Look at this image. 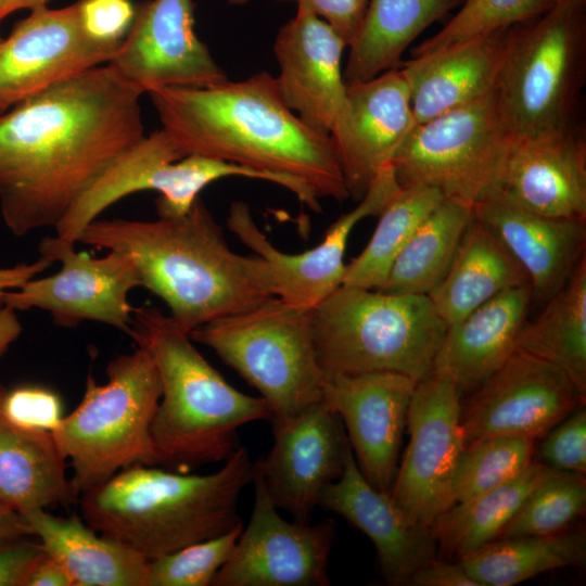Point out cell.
<instances>
[{"mask_svg":"<svg viewBox=\"0 0 586 586\" xmlns=\"http://www.w3.org/2000/svg\"><path fill=\"white\" fill-rule=\"evenodd\" d=\"M142 94L106 63L0 114V212L14 235L55 228L145 136Z\"/></svg>","mask_w":586,"mask_h":586,"instance_id":"6da1fadb","label":"cell"},{"mask_svg":"<svg viewBox=\"0 0 586 586\" xmlns=\"http://www.w3.org/2000/svg\"><path fill=\"white\" fill-rule=\"evenodd\" d=\"M146 94L162 128L186 155L259 171L317 213L321 198H349L330 135L307 126L284 103L268 72L204 87L156 88Z\"/></svg>","mask_w":586,"mask_h":586,"instance_id":"7a4b0ae2","label":"cell"},{"mask_svg":"<svg viewBox=\"0 0 586 586\" xmlns=\"http://www.w3.org/2000/svg\"><path fill=\"white\" fill-rule=\"evenodd\" d=\"M77 242L117 251L187 333L275 296L267 263L232 251L199 198L180 217L94 219Z\"/></svg>","mask_w":586,"mask_h":586,"instance_id":"3957f363","label":"cell"},{"mask_svg":"<svg viewBox=\"0 0 586 586\" xmlns=\"http://www.w3.org/2000/svg\"><path fill=\"white\" fill-rule=\"evenodd\" d=\"M245 447L209 474L135 464L80 495V515L97 533L152 560L225 534L242 523L238 502L252 484Z\"/></svg>","mask_w":586,"mask_h":586,"instance_id":"277c9868","label":"cell"},{"mask_svg":"<svg viewBox=\"0 0 586 586\" xmlns=\"http://www.w3.org/2000/svg\"><path fill=\"white\" fill-rule=\"evenodd\" d=\"M129 337L148 353L161 381L151 424L160 464L183 472L226 461L240 446L241 426L270 420L267 403L230 385L158 308L135 307Z\"/></svg>","mask_w":586,"mask_h":586,"instance_id":"5b68a950","label":"cell"},{"mask_svg":"<svg viewBox=\"0 0 586 586\" xmlns=\"http://www.w3.org/2000/svg\"><path fill=\"white\" fill-rule=\"evenodd\" d=\"M585 78L586 0H558L509 27L495 91L514 143L583 128Z\"/></svg>","mask_w":586,"mask_h":586,"instance_id":"8992f818","label":"cell"},{"mask_svg":"<svg viewBox=\"0 0 586 586\" xmlns=\"http://www.w3.org/2000/svg\"><path fill=\"white\" fill-rule=\"evenodd\" d=\"M319 366L329 373L432 374L446 323L428 295L341 285L309 310Z\"/></svg>","mask_w":586,"mask_h":586,"instance_id":"52a82bcc","label":"cell"},{"mask_svg":"<svg viewBox=\"0 0 586 586\" xmlns=\"http://www.w3.org/2000/svg\"><path fill=\"white\" fill-rule=\"evenodd\" d=\"M161 395L157 370L140 347L107 364L105 383L88 374L81 402L51 432L77 497L125 468L160 463L151 424Z\"/></svg>","mask_w":586,"mask_h":586,"instance_id":"ba28073f","label":"cell"},{"mask_svg":"<svg viewBox=\"0 0 586 586\" xmlns=\"http://www.w3.org/2000/svg\"><path fill=\"white\" fill-rule=\"evenodd\" d=\"M214 351L267 403L272 423L286 421L322 400L321 370L309 310L272 296L249 309L190 332Z\"/></svg>","mask_w":586,"mask_h":586,"instance_id":"9c48e42d","label":"cell"},{"mask_svg":"<svg viewBox=\"0 0 586 586\" xmlns=\"http://www.w3.org/2000/svg\"><path fill=\"white\" fill-rule=\"evenodd\" d=\"M513 145L494 90L417 124L392 166L399 187H432L474 207L502 193Z\"/></svg>","mask_w":586,"mask_h":586,"instance_id":"30bf717a","label":"cell"},{"mask_svg":"<svg viewBox=\"0 0 586 586\" xmlns=\"http://www.w3.org/2000/svg\"><path fill=\"white\" fill-rule=\"evenodd\" d=\"M228 177L269 181L242 165L199 154L186 155L163 128L145 135L124 152L80 196L54 228L55 235L77 243L84 228L111 205L139 191H156L158 217L188 213L200 192Z\"/></svg>","mask_w":586,"mask_h":586,"instance_id":"8fae6325","label":"cell"},{"mask_svg":"<svg viewBox=\"0 0 586 586\" xmlns=\"http://www.w3.org/2000/svg\"><path fill=\"white\" fill-rule=\"evenodd\" d=\"M75 244L58 235L41 239L40 256L59 262L60 270L5 292L2 303L16 311L44 310L60 327L95 321L129 336L135 307L128 295L141 286L133 263L117 251H107L101 257L77 253Z\"/></svg>","mask_w":586,"mask_h":586,"instance_id":"7c38bea8","label":"cell"},{"mask_svg":"<svg viewBox=\"0 0 586 586\" xmlns=\"http://www.w3.org/2000/svg\"><path fill=\"white\" fill-rule=\"evenodd\" d=\"M461 397L450 379L432 373L417 383L410 400L409 443L390 496L413 523L424 527L453 506V476L466 444Z\"/></svg>","mask_w":586,"mask_h":586,"instance_id":"4fadbf2b","label":"cell"},{"mask_svg":"<svg viewBox=\"0 0 586 586\" xmlns=\"http://www.w3.org/2000/svg\"><path fill=\"white\" fill-rule=\"evenodd\" d=\"M254 506L246 527L213 586H328L335 522H289L254 468Z\"/></svg>","mask_w":586,"mask_h":586,"instance_id":"5bb4252c","label":"cell"},{"mask_svg":"<svg viewBox=\"0 0 586 586\" xmlns=\"http://www.w3.org/2000/svg\"><path fill=\"white\" fill-rule=\"evenodd\" d=\"M122 43L94 39L85 29L78 1L41 7L0 39V114L82 72L110 63Z\"/></svg>","mask_w":586,"mask_h":586,"instance_id":"9a60e30c","label":"cell"},{"mask_svg":"<svg viewBox=\"0 0 586 586\" xmlns=\"http://www.w3.org/2000/svg\"><path fill=\"white\" fill-rule=\"evenodd\" d=\"M585 398L555 365L514 351L470 398L461 404L466 442L496 435L538 438Z\"/></svg>","mask_w":586,"mask_h":586,"instance_id":"2e32d148","label":"cell"},{"mask_svg":"<svg viewBox=\"0 0 586 586\" xmlns=\"http://www.w3.org/2000/svg\"><path fill=\"white\" fill-rule=\"evenodd\" d=\"M398 188L392 165L386 166L357 206L337 218L318 245L300 254H288L275 247L256 225L250 206L242 201L231 204L227 226L267 263L275 296L310 310L342 285L346 268L344 254L353 229L360 220L378 216Z\"/></svg>","mask_w":586,"mask_h":586,"instance_id":"e0dca14e","label":"cell"},{"mask_svg":"<svg viewBox=\"0 0 586 586\" xmlns=\"http://www.w3.org/2000/svg\"><path fill=\"white\" fill-rule=\"evenodd\" d=\"M417 383L390 371L323 372L322 399L346 429L360 472L373 487L388 495Z\"/></svg>","mask_w":586,"mask_h":586,"instance_id":"ac0fdd59","label":"cell"},{"mask_svg":"<svg viewBox=\"0 0 586 586\" xmlns=\"http://www.w3.org/2000/svg\"><path fill=\"white\" fill-rule=\"evenodd\" d=\"M273 444L254 462L273 505L308 523L324 488L343 472L347 437L322 400L286 421L272 423Z\"/></svg>","mask_w":586,"mask_h":586,"instance_id":"d6986e66","label":"cell"},{"mask_svg":"<svg viewBox=\"0 0 586 586\" xmlns=\"http://www.w3.org/2000/svg\"><path fill=\"white\" fill-rule=\"evenodd\" d=\"M110 63L143 93L156 88L204 87L227 79L195 34L192 0L139 4Z\"/></svg>","mask_w":586,"mask_h":586,"instance_id":"ffe728a7","label":"cell"},{"mask_svg":"<svg viewBox=\"0 0 586 586\" xmlns=\"http://www.w3.org/2000/svg\"><path fill=\"white\" fill-rule=\"evenodd\" d=\"M416 126L402 69L347 85L330 137L349 198L360 201Z\"/></svg>","mask_w":586,"mask_h":586,"instance_id":"44dd1931","label":"cell"},{"mask_svg":"<svg viewBox=\"0 0 586 586\" xmlns=\"http://www.w3.org/2000/svg\"><path fill=\"white\" fill-rule=\"evenodd\" d=\"M346 47L328 23L304 11L279 29L273 43L280 69L276 81L284 103L321 133L330 135L346 100Z\"/></svg>","mask_w":586,"mask_h":586,"instance_id":"7402d4cb","label":"cell"},{"mask_svg":"<svg viewBox=\"0 0 586 586\" xmlns=\"http://www.w3.org/2000/svg\"><path fill=\"white\" fill-rule=\"evenodd\" d=\"M318 507L341 515L370 538L390 585H408L418 569L436 558L431 527L413 523L388 494L365 479L348 441L343 472L324 488Z\"/></svg>","mask_w":586,"mask_h":586,"instance_id":"603a6c76","label":"cell"},{"mask_svg":"<svg viewBox=\"0 0 586 586\" xmlns=\"http://www.w3.org/2000/svg\"><path fill=\"white\" fill-rule=\"evenodd\" d=\"M473 214L501 240L527 273L533 303L544 305L586 256V220L544 216L500 194Z\"/></svg>","mask_w":586,"mask_h":586,"instance_id":"cb8c5ba5","label":"cell"},{"mask_svg":"<svg viewBox=\"0 0 586 586\" xmlns=\"http://www.w3.org/2000/svg\"><path fill=\"white\" fill-rule=\"evenodd\" d=\"M532 304L530 284L509 289L448 326L432 373L450 379L461 396L474 392L515 351Z\"/></svg>","mask_w":586,"mask_h":586,"instance_id":"d4e9b609","label":"cell"},{"mask_svg":"<svg viewBox=\"0 0 586 586\" xmlns=\"http://www.w3.org/2000/svg\"><path fill=\"white\" fill-rule=\"evenodd\" d=\"M501 194L544 216L586 220L584 127L559 137L515 142Z\"/></svg>","mask_w":586,"mask_h":586,"instance_id":"484cf974","label":"cell"},{"mask_svg":"<svg viewBox=\"0 0 586 586\" xmlns=\"http://www.w3.org/2000/svg\"><path fill=\"white\" fill-rule=\"evenodd\" d=\"M508 28L403 61L416 125L496 89Z\"/></svg>","mask_w":586,"mask_h":586,"instance_id":"4316f807","label":"cell"},{"mask_svg":"<svg viewBox=\"0 0 586 586\" xmlns=\"http://www.w3.org/2000/svg\"><path fill=\"white\" fill-rule=\"evenodd\" d=\"M41 548L59 560L74 586H143L148 559L126 544L98 535L81 515L43 508L23 514Z\"/></svg>","mask_w":586,"mask_h":586,"instance_id":"83f0119b","label":"cell"},{"mask_svg":"<svg viewBox=\"0 0 586 586\" xmlns=\"http://www.w3.org/2000/svg\"><path fill=\"white\" fill-rule=\"evenodd\" d=\"M527 284L523 267L473 214L445 276L428 296L448 327L497 294Z\"/></svg>","mask_w":586,"mask_h":586,"instance_id":"f1b7e54d","label":"cell"},{"mask_svg":"<svg viewBox=\"0 0 586 586\" xmlns=\"http://www.w3.org/2000/svg\"><path fill=\"white\" fill-rule=\"evenodd\" d=\"M66 458L51 432L23 428L0 405V504L22 514L75 504Z\"/></svg>","mask_w":586,"mask_h":586,"instance_id":"f546056e","label":"cell"},{"mask_svg":"<svg viewBox=\"0 0 586 586\" xmlns=\"http://www.w3.org/2000/svg\"><path fill=\"white\" fill-rule=\"evenodd\" d=\"M464 0H370L343 69L346 85L396 69L409 44Z\"/></svg>","mask_w":586,"mask_h":586,"instance_id":"4dcf8cb0","label":"cell"},{"mask_svg":"<svg viewBox=\"0 0 586 586\" xmlns=\"http://www.w3.org/2000/svg\"><path fill=\"white\" fill-rule=\"evenodd\" d=\"M557 471L532 461L513 479L453 505L431 525L437 551L458 561L497 539L534 488Z\"/></svg>","mask_w":586,"mask_h":586,"instance_id":"1f68e13d","label":"cell"},{"mask_svg":"<svg viewBox=\"0 0 586 586\" xmlns=\"http://www.w3.org/2000/svg\"><path fill=\"white\" fill-rule=\"evenodd\" d=\"M520 351L562 370L586 398V256L518 335Z\"/></svg>","mask_w":586,"mask_h":586,"instance_id":"d6a6232c","label":"cell"},{"mask_svg":"<svg viewBox=\"0 0 586 586\" xmlns=\"http://www.w3.org/2000/svg\"><path fill=\"white\" fill-rule=\"evenodd\" d=\"M472 217V206L445 198L416 228L378 291L429 295L445 276Z\"/></svg>","mask_w":586,"mask_h":586,"instance_id":"836d02e7","label":"cell"},{"mask_svg":"<svg viewBox=\"0 0 586 586\" xmlns=\"http://www.w3.org/2000/svg\"><path fill=\"white\" fill-rule=\"evenodd\" d=\"M458 561L481 586H513L551 570L584 565L586 537L563 531L497 538Z\"/></svg>","mask_w":586,"mask_h":586,"instance_id":"e575fe53","label":"cell"},{"mask_svg":"<svg viewBox=\"0 0 586 586\" xmlns=\"http://www.w3.org/2000/svg\"><path fill=\"white\" fill-rule=\"evenodd\" d=\"M444 199L432 187H399L378 215L368 244L346 265L342 284L379 290L416 228Z\"/></svg>","mask_w":586,"mask_h":586,"instance_id":"d590c367","label":"cell"},{"mask_svg":"<svg viewBox=\"0 0 586 586\" xmlns=\"http://www.w3.org/2000/svg\"><path fill=\"white\" fill-rule=\"evenodd\" d=\"M534 438L496 435L466 442L454 472L453 505L471 499L521 473L533 460Z\"/></svg>","mask_w":586,"mask_h":586,"instance_id":"8d00e7d4","label":"cell"},{"mask_svg":"<svg viewBox=\"0 0 586 586\" xmlns=\"http://www.w3.org/2000/svg\"><path fill=\"white\" fill-rule=\"evenodd\" d=\"M585 508V474L557 471L534 488L498 538L563 532Z\"/></svg>","mask_w":586,"mask_h":586,"instance_id":"74e56055","label":"cell"},{"mask_svg":"<svg viewBox=\"0 0 586 586\" xmlns=\"http://www.w3.org/2000/svg\"><path fill=\"white\" fill-rule=\"evenodd\" d=\"M558 0H464L458 13L412 51L419 56L506 29L532 18Z\"/></svg>","mask_w":586,"mask_h":586,"instance_id":"f35d334b","label":"cell"},{"mask_svg":"<svg viewBox=\"0 0 586 586\" xmlns=\"http://www.w3.org/2000/svg\"><path fill=\"white\" fill-rule=\"evenodd\" d=\"M243 522L229 532L148 561L143 586H208L230 558Z\"/></svg>","mask_w":586,"mask_h":586,"instance_id":"ab89813d","label":"cell"},{"mask_svg":"<svg viewBox=\"0 0 586 586\" xmlns=\"http://www.w3.org/2000/svg\"><path fill=\"white\" fill-rule=\"evenodd\" d=\"M0 405L11 421L27 429L52 432L63 418L60 396L40 385L0 386Z\"/></svg>","mask_w":586,"mask_h":586,"instance_id":"60d3db41","label":"cell"},{"mask_svg":"<svg viewBox=\"0 0 586 586\" xmlns=\"http://www.w3.org/2000/svg\"><path fill=\"white\" fill-rule=\"evenodd\" d=\"M543 463L562 472H586V409L578 407L548 432L539 448Z\"/></svg>","mask_w":586,"mask_h":586,"instance_id":"b9f144b4","label":"cell"},{"mask_svg":"<svg viewBox=\"0 0 586 586\" xmlns=\"http://www.w3.org/2000/svg\"><path fill=\"white\" fill-rule=\"evenodd\" d=\"M86 31L97 40L122 43L136 15L131 0H79Z\"/></svg>","mask_w":586,"mask_h":586,"instance_id":"7bdbcfd3","label":"cell"},{"mask_svg":"<svg viewBox=\"0 0 586 586\" xmlns=\"http://www.w3.org/2000/svg\"><path fill=\"white\" fill-rule=\"evenodd\" d=\"M370 0H294L297 11L311 13L328 23L347 47L356 38Z\"/></svg>","mask_w":586,"mask_h":586,"instance_id":"ee69618b","label":"cell"},{"mask_svg":"<svg viewBox=\"0 0 586 586\" xmlns=\"http://www.w3.org/2000/svg\"><path fill=\"white\" fill-rule=\"evenodd\" d=\"M28 538L0 545V586H26L34 564L43 552L39 543Z\"/></svg>","mask_w":586,"mask_h":586,"instance_id":"f6af8a7d","label":"cell"},{"mask_svg":"<svg viewBox=\"0 0 586 586\" xmlns=\"http://www.w3.org/2000/svg\"><path fill=\"white\" fill-rule=\"evenodd\" d=\"M411 586H481L459 561L434 558L418 569L409 579Z\"/></svg>","mask_w":586,"mask_h":586,"instance_id":"bcb514c9","label":"cell"},{"mask_svg":"<svg viewBox=\"0 0 586 586\" xmlns=\"http://www.w3.org/2000/svg\"><path fill=\"white\" fill-rule=\"evenodd\" d=\"M26 586H74L64 565L44 550L34 564Z\"/></svg>","mask_w":586,"mask_h":586,"instance_id":"7dc6e473","label":"cell"},{"mask_svg":"<svg viewBox=\"0 0 586 586\" xmlns=\"http://www.w3.org/2000/svg\"><path fill=\"white\" fill-rule=\"evenodd\" d=\"M53 264L52 260L40 256L28 264L0 268V304L5 292L21 288L28 280L36 278Z\"/></svg>","mask_w":586,"mask_h":586,"instance_id":"c3c4849f","label":"cell"},{"mask_svg":"<svg viewBox=\"0 0 586 586\" xmlns=\"http://www.w3.org/2000/svg\"><path fill=\"white\" fill-rule=\"evenodd\" d=\"M33 536L24 515L0 504V545Z\"/></svg>","mask_w":586,"mask_h":586,"instance_id":"681fc988","label":"cell"},{"mask_svg":"<svg viewBox=\"0 0 586 586\" xmlns=\"http://www.w3.org/2000/svg\"><path fill=\"white\" fill-rule=\"evenodd\" d=\"M22 324L16 310L0 304V357H2L22 333Z\"/></svg>","mask_w":586,"mask_h":586,"instance_id":"f907efd6","label":"cell"},{"mask_svg":"<svg viewBox=\"0 0 586 586\" xmlns=\"http://www.w3.org/2000/svg\"><path fill=\"white\" fill-rule=\"evenodd\" d=\"M49 0H0V22L20 10L46 7Z\"/></svg>","mask_w":586,"mask_h":586,"instance_id":"816d5d0a","label":"cell"},{"mask_svg":"<svg viewBox=\"0 0 586 586\" xmlns=\"http://www.w3.org/2000/svg\"><path fill=\"white\" fill-rule=\"evenodd\" d=\"M229 3L231 4H244L246 3L249 0H227Z\"/></svg>","mask_w":586,"mask_h":586,"instance_id":"f5cc1de1","label":"cell"},{"mask_svg":"<svg viewBox=\"0 0 586 586\" xmlns=\"http://www.w3.org/2000/svg\"><path fill=\"white\" fill-rule=\"evenodd\" d=\"M280 1H294V0H280Z\"/></svg>","mask_w":586,"mask_h":586,"instance_id":"db71d44e","label":"cell"},{"mask_svg":"<svg viewBox=\"0 0 586 586\" xmlns=\"http://www.w3.org/2000/svg\"><path fill=\"white\" fill-rule=\"evenodd\" d=\"M0 39H1V37H0Z\"/></svg>","mask_w":586,"mask_h":586,"instance_id":"11a10c76","label":"cell"}]
</instances>
